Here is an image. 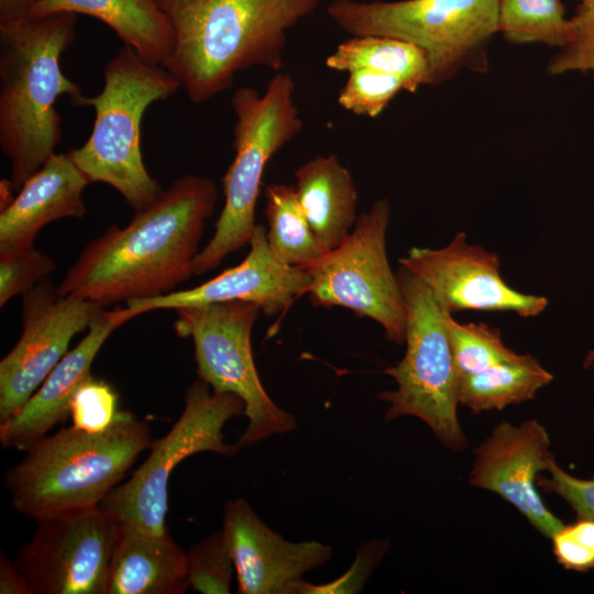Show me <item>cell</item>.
I'll use <instances>...</instances> for the list:
<instances>
[{"mask_svg":"<svg viewBox=\"0 0 594 594\" xmlns=\"http://www.w3.org/2000/svg\"><path fill=\"white\" fill-rule=\"evenodd\" d=\"M553 375L531 356L520 363H502L459 378V403L472 413L503 410L534 399Z\"/></svg>","mask_w":594,"mask_h":594,"instance_id":"cb8c5ba5","label":"cell"},{"mask_svg":"<svg viewBox=\"0 0 594 594\" xmlns=\"http://www.w3.org/2000/svg\"><path fill=\"white\" fill-rule=\"evenodd\" d=\"M499 0H333L332 21L352 36L378 35L424 51L438 84L498 31Z\"/></svg>","mask_w":594,"mask_h":594,"instance_id":"30bf717a","label":"cell"},{"mask_svg":"<svg viewBox=\"0 0 594 594\" xmlns=\"http://www.w3.org/2000/svg\"><path fill=\"white\" fill-rule=\"evenodd\" d=\"M294 92L293 77L283 72L270 79L262 94L250 87L234 91L230 101L235 116L234 157L222 178L224 205L213 235L195 258V275L218 267L228 255L249 244L265 167L302 129Z\"/></svg>","mask_w":594,"mask_h":594,"instance_id":"8992f818","label":"cell"},{"mask_svg":"<svg viewBox=\"0 0 594 594\" xmlns=\"http://www.w3.org/2000/svg\"><path fill=\"white\" fill-rule=\"evenodd\" d=\"M568 70H592L594 74V0H580L570 20V37L549 64L553 75Z\"/></svg>","mask_w":594,"mask_h":594,"instance_id":"1f68e13d","label":"cell"},{"mask_svg":"<svg viewBox=\"0 0 594 594\" xmlns=\"http://www.w3.org/2000/svg\"><path fill=\"white\" fill-rule=\"evenodd\" d=\"M399 263L424 280L450 314L512 311L530 318L548 306L546 297L507 285L501 275L498 254L468 243L465 232L457 233L441 249L411 248Z\"/></svg>","mask_w":594,"mask_h":594,"instance_id":"5bb4252c","label":"cell"},{"mask_svg":"<svg viewBox=\"0 0 594 594\" xmlns=\"http://www.w3.org/2000/svg\"><path fill=\"white\" fill-rule=\"evenodd\" d=\"M222 531L240 594H296L304 574L326 564L333 554L327 543L285 539L244 498L224 504Z\"/></svg>","mask_w":594,"mask_h":594,"instance_id":"e0dca14e","label":"cell"},{"mask_svg":"<svg viewBox=\"0 0 594 594\" xmlns=\"http://www.w3.org/2000/svg\"><path fill=\"white\" fill-rule=\"evenodd\" d=\"M89 184L68 152L54 153L1 209L0 252L33 245L41 229L53 221L81 218Z\"/></svg>","mask_w":594,"mask_h":594,"instance_id":"d6986e66","label":"cell"},{"mask_svg":"<svg viewBox=\"0 0 594 594\" xmlns=\"http://www.w3.org/2000/svg\"><path fill=\"white\" fill-rule=\"evenodd\" d=\"M594 364V349L590 350L583 361V367L588 369Z\"/></svg>","mask_w":594,"mask_h":594,"instance_id":"74e56055","label":"cell"},{"mask_svg":"<svg viewBox=\"0 0 594 594\" xmlns=\"http://www.w3.org/2000/svg\"><path fill=\"white\" fill-rule=\"evenodd\" d=\"M36 522L15 561L32 594H106L117 524L102 508Z\"/></svg>","mask_w":594,"mask_h":594,"instance_id":"7c38bea8","label":"cell"},{"mask_svg":"<svg viewBox=\"0 0 594 594\" xmlns=\"http://www.w3.org/2000/svg\"><path fill=\"white\" fill-rule=\"evenodd\" d=\"M557 561L566 570L586 572L594 569V519L578 518L563 525L552 537Z\"/></svg>","mask_w":594,"mask_h":594,"instance_id":"836d02e7","label":"cell"},{"mask_svg":"<svg viewBox=\"0 0 594 594\" xmlns=\"http://www.w3.org/2000/svg\"><path fill=\"white\" fill-rule=\"evenodd\" d=\"M400 90H407L406 84L396 76L358 69L349 73L338 103L356 116L376 118Z\"/></svg>","mask_w":594,"mask_h":594,"instance_id":"f1b7e54d","label":"cell"},{"mask_svg":"<svg viewBox=\"0 0 594 594\" xmlns=\"http://www.w3.org/2000/svg\"><path fill=\"white\" fill-rule=\"evenodd\" d=\"M189 588L186 552L169 531L117 524L106 594H183Z\"/></svg>","mask_w":594,"mask_h":594,"instance_id":"ffe728a7","label":"cell"},{"mask_svg":"<svg viewBox=\"0 0 594 594\" xmlns=\"http://www.w3.org/2000/svg\"><path fill=\"white\" fill-rule=\"evenodd\" d=\"M391 207L376 200L358 216L348 238L302 266L310 276L309 299L316 307H344L376 321L388 341L406 338V308L397 275L389 266L386 232Z\"/></svg>","mask_w":594,"mask_h":594,"instance_id":"8fae6325","label":"cell"},{"mask_svg":"<svg viewBox=\"0 0 594 594\" xmlns=\"http://www.w3.org/2000/svg\"><path fill=\"white\" fill-rule=\"evenodd\" d=\"M446 326L459 378L480 373L496 364L520 363L531 358L508 348L501 331L486 323H461L452 314L447 312Z\"/></svg>","mask_w":594,"mask_h":594,"instance_id":"4316f807","label":"cell"},{"mask_svg":"<svg viewBox=\"0 0 594 594\" xmlns=\"http://www.w3.org/2000/svg\"><path fill=\"white\" fill-rule=\"evenodd\" d=\"M550 444L538 420L518 426L504 420L473 451L469 476L470 485L499 495L549 539L564 525L537 490L540 473L554 461Z\"/></svg>","mask_w":594,"mask_h":594,"instance_id":"9a60e30c","label":"cell"},{"mask_svg":"<svg viewBox=\"0 0 594 594\" xmlns=\"http://www.w3.org/2000/svg\"><path fill=\"white\" fill-rule=\"evenodd\" d=\"M61 12L98 19L124 45L162 66L172 52L173 28L158 0H36L30 15Z\"/></svg>","mask_w":594,"mask_h":594,"instance_id":"7402d4cb","label":"cell"},{"mask_svg":"<svg viewBox=\"0 0 594 594\" xmlns=\"http://www.w3.org/2000/svg\"><path fill=\"white\" fill-rule=\"evenodd\" d=\"M397 277L406 308V351L396 365L383 371L397 385L377 396L388 404L384 418H418L447 449L466 450L469 440L458 418L459 377L446 326L449 311L431 288L405 267Z\"/></svg>","mask_w":594,"mask_h":594,"instance_id":"52a82bcc","label":"cell"},{"mask_svg":"<svg viewBox=\"0 0 594 594\" xmlns=\"http://www.w3.org/2000/svg\"><path fill=\"white\" fill-rule=\"evenodd\" d=\"M498 31L510 42L563 47L570 37V20L560 0H499Z\"/></svg>","mask_w":594,"mask_h":594,"instance_id":"484cf974","label":"cell"},{"mask_svg":"<svg viewBox=\"0 0 594 594\" xmlns=\"http://www.w3.org/2000/svg\"><path fill=\"white\" fill-rule=\"evenodd\" d=\"M299 206L326 252L340 245L358 219V190L349 169L333 153L317 155L295 172Z\"/></svg>","mask_w":594,"mask_h":594,"instance_id":"44dd1931","label":"cell"},{"mask_svg":"<svg viewBox=\"0 0 594 594\" xmlns=\"http://www.w3.org/2000/svg\"><path fill=\"white\" fill-rule=\"evenodd\" d=\"M217 198L211 179L194 174L177 178L127 226L112 224L91 240L58 290L103 307L173 292L195 275L205 222Z\"/></svg>","mask_w":594,"mask_h":594,"instance_id":"6da1fadb","label":"cell"},{"mask_svg":"<svg viewBox=\"0 0 594 594\" xmlns=\"http://www.w3.org/2000/svg\"><path fill=\"white\" fill-rule=\"evenodd\" d=\"M184 399V409L169 431L152 441L147 459L100 504L116 524L166 532L168 484L175 468L196 453L213 452L231 458L240 451L237 443L226 442L222 433L231 418L244 415L240 397L215 393L198 378L187 388Z\"/></svg>","mask_w":594,"mask_h":594,"instance_id":"ba28073f","label":"cell"},{"mask_svg":"<svg viewBox=\"0 0 594 594\" xmlns=\"http://www.w3.org/2000/svg\"><path fill=\"white\" fill-rule=\"evenodd\" d=\"M55 268V262L34 245L0 252V307L31 290Z\"/></svg>","mask_w":594,"mask_h":594,"instance_id":"f546056e","label":"cell"},{"mask_svg":"<svg viewBox=\"0 0 594 594\" xmlns=\"http://www.w3.org/2000/svg\"><path fill=\"white\" fill-rule=\"evenodd\" d=\"M182 88L164 66L124 46L103 68V86L94 97L79 96L76 106L95 109L91 133L68 153L90 183L114 188L135 211L154 202L163 189L150 175L141 152V121L152 103Z\"/></svg>","mask_w":594,"mask_h":594,"instance_id":"5b68a950","label":"cell"},{"mask_svg":"<svg viewBox=\"0 0 594 594\" xmlns=\"http://www.w3.org/2000/svg\"><path fill=\"white\" fill-rule=\"evenodd\" d=\"M261 309L252 302L224 301L176 309V334L191 338L198 378L215 393L244 403L248 427L239 450L297 428L296 417L276 405L264 389L252 353V329Z\"/></svg>","mask_w":594,"mask_h":594,"instance_id":"9c48e42d","label":"cell"},{"mask_svg":"<svg viewBox=\"0 0 594 594\" xmlns=\"http://www.w3.org/2000/svg\"><path fill=\"white\" fill-rule=\"evenodd\" d=\"M76 23V14L61 12L0 25V147L10 161L14 193L56 153L58 98L67 95L74 102L81 96L61 67Z\"/></svg>","mask_w":594,"mask_h":594,"instance_id":"3957f363","label":"cell"},{"mask_svg":"<svg viewBox=\"0 0 594 594\" xmlns=\"http://www.w3.org/2000/svg\"><path fill=\"white\" fill-rule=\"evenodd\" d=\"M266 240L272 253L283 263L306 266L326 251L312 232L296 197L287 184L265 187Z\"/></svg>","mask_w":594,"mask_h":594,"instance_id":"d4e9b609","label":"cell"},{"mask_svg":"<svg viewBox=\"0 0 594 594\" xmlns=\"http://www.w3.org/2000/svg\"><path fill=\"white\" fill-rule=\"evenodd\" d=\"M388 538L373 539L362 543L350 569L340 578L323 584L299 582L296 594H354L364 588L388 549Z\"/></svg>","mask_w":594,"mask_h":594,"instance_id":"d6a6232c","label":"cell"},{"mask_svg":"<svg viewBox=\"0 0 594 594\" xmlns=\"http://www.w3.org/2000/svg\"><path fill=\"white\" fill-rule=\"evenodd\" d=\"M0 593L32 594L28 581L18 564L3 553L0 557Z\"/></svg>","mask_w":594,"mask_h":594,"instance_id":"d590c367","label":"cell"},{"mask_svg":"<svg viewBox=\"0 0 594 594\" xmlns=\"http://www.w3.org/2000/svg\"><path fill=\"white\" fill-rule=\"evenodd\" d=\"M187 557L189 587L200 594H229L235 569L221 530L193 544Z\"/></svg>","mask_w":594,"mask_h":594,"instance_id":"83f0119b","label":"cell"},{"mask_svg":"<svg viewBox=\"0 0 594 594\" xmlns=\"http://www.w3.org/2000/svg\"><path fill=\"white\" fill-rule=\"evenodd\" d=\"M328 68L338 72L367 69L396 76L407 91L431 84L427 56L417 45L389 36H353L340 43L327 59Z\"/></svg>","mask_w":594,"mask_h":594,"instance_id":"603a6c76","label":"cell"},{"mask_svg":"<svg viewBox=\"0 0 594 594\" xmlns=\"http://www.w3.org/2000/svg\"><path fill=\"white\" fill-rule=\"evenodd\" d=\"M119 410V396L114 388L90 376L73 396L69 416L75 428L97 433L111 427Z\"/></svg>","mask_w":594,"mask_h":594,"instance_id":"4dcf8cb0","label":"cell"},{"mask_svg":"<svg viewBox=\"0 0 594 594\" xmlns=\"http://www.w3.org/2000/svg\"><path fill=\"white\" fill-rule=\"evenodd\" d=\"M128 307L101 309L90 322L86 336L57 363L25 405L0 424L3 448L26 451L69 416L73 396L91 375V365L112 332L131 320Z\"/></svg>","mask_w":594,"mask_h":594,"instance_id":"ac0fdd59","label":"cell"},{"mask_svg":"<svg viewBox=\"0 0 594 594\" xmlns=\"http://www.w3.org/2000/svg\"><path fill=\"white\" fill-rule=\"evenodd\" d=\"M549 476L538 477V484L562 497L578 518L594 519V479H579L564 471L556 460L550 464Z\"/></svg>","mask_w":594,"mask_h":594,"instance_id":"e575fe53","label":"cell"},{"mask_svg":"<svg viewBox=\"0 0 594 594\" xmlns=\"http://www.w3.org/2000/svg\"><path fill=\"white\" fill-rule=\"evenodd\" d=\"M152 444L150 428L131 410L91 433L74 426L45 437L4 473L13 509L35 521L98 507Z\"/></svg>","mask_w":594,"mask_h":594,"instance_id":"277c9868","label":"cell"},{"mask_svg":"<svg viewBox=\"0 0 594 594\" xmlns=\"http://www.w3.org/2000/svg\"><path fill=\"white\" fill-rule=\"evenodd\" d=\"M174 33L163 66L201 103L228 90L239 72H280L287 32L321 0H158Z\"/></svg>","mask_w":594,"mask_h":594,"instance_id":"7a4b0ae2","label":"cell"},{"mask_svg":"<svg viewBox=\"0 0 594 594\" xmlns=\"http://www.w3.org/2000/svg\"><path fill=\"white\" fill-rule=\"evenodd\" d=\"M250 250L238 265L196 287L134 299L127 305L134 317L158 309H179L213 302L245 301L267 316H284L292 305L308 294L310 276L301 266L280 262L271 251L266 228L255 224Z\"/></svg>","mask_w":594,"mask_h":594,"instance_id":"2e32d148","label":"cell"},{"mask_svg":"<svg viewBox=\"0 0 594 594\" xmlns=\"http://www.w3.org/2000/svg\"><path fill=\"white\" fill-rule=\"evenodd\" d=\"M106 307L63 295L48 277L22 295L19 340L0 362V424L15 415Z\"/></svg>","mask_w":594,"mask_h":594,"instance_id":"4fadbf2b","label":"cell"},{"mask_svg":"<svg viewBox=\"0 0 594 594\" xmlns=\"http://www.w3.org/2000/svg\"><path fill=\"white\" fill-rule=\"evenodd\" d=\"M36 0H0V25L13 23L30 15Z\"/></svg>","mask_w":594,"mask_h":594,"instance_id":"8d00e7d4","label":"cell"}]
</instances>
